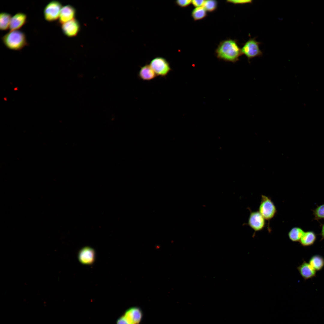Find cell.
<instances>
[{
  "label": "cell",
  "mask_w": 324,
  "mask_h": 324,
  "mask_svg": "<svg viewBox=\"0 0 324 324\" xmlns=\"http://www.w3.org/2000/svg\"><path fill=\"white\" fill-rule=\"evenodd\" d=\"M216 53L219 59L233 63L238 61L242 55L237 41L231 39L221 41L216 49Z\"/></svg>",
  "instance_id": "1"
},
{
  "label": "cell",
  "mask_w": 324,
  "mask_h": 324,
  "mask_svg": "<svg viewBox=\"0 0 324 324\" xmlns=\"http://www.w3.org/2000/svg\"><path fill=\"white\" fill-rule=\"evenodd\" d=\"M3 43L8 49L20 51L28 46L25 34L18 30L9 32L2 38Z\"/></svg>",
  "instance_id": "2"
},
{
  "label": "cell",
  "mask_w": 324,
  "mask_h": 324,
  "mask_svg": "<svg viewBox=\"0 0 324 324\" xmlns=\"http://www.w3.org/2000/svg\"><path fill=\"white\" fill-rule=\"evenodd\" d=\"M258 211L266 220L268 221V230L271 231L270 221L276 215L277 210L276 207L271 198L264 195H261V199Z\"/></svg>",
  "instance_id": "3"
},
{
  "label": "cell",
  "mask_w": 324,
  "mask_h": 324,
  "mask_svg": "<svg viewBox=\"0 0 324 324\" xmlns=\"http://www.w3.org/2000/svg\"><path fill=\"white\" fill-rule=\"evenodd\" d=\"M260 44L255 38H250L241 48L242 55H245L248 61L256 57L261 56L262 52L259 47Z\"/></svg>",
  "instance_id": "4"
},
{
  "label": "cell",
  "mask_w": 324,
  "mask_h": 324,
  "mask_svg": "<svg viewBox=\"0 0 324 324\" xmlns=\"http://www.w3.org/2000/svg\"><path fill=\"white\" fill-rule=\"evenodd\" d=\"M61 3L57 0H52L48 3L44 8V18L47 21L53 22L58 19L62 8Z\"/></svg>",
  "instance_id": "5"
},
{
  "label": "cell",
  "mask_w": 324,
  "mask_h": 324,
  "mask_svg": "<svg viewBox=\"0 0 324 324\" xmlns=\"http://www.w3.org/2000/svg\"><path fill=\"white\" fill-rule=\"evenodd\" d=\"M149 65L157 76L161 77L166 76L172 70L168 61L161 57L154 58Z\"/></svg>",
  "instance_id": "6"
},
{
  "label": "cell",
  "mask_w": 324,
  "mask_h": 324,
  "mask_svg": "<svg viewBox=\"0 0 324 324\" xmlns=\"http://www.w3.org/2000/svg\"><path fill=\"white\" fill-rule=\"evenodd\" d=\"M250 211L248 221L246 224L248 225L254 231V236L256 232L261 231L266 226V220L258 211Z\"/></svg>",
  "instance_id": "7"
},
{
  "label": "cell",
  "mask_w": 324,
  "mask_h": 324,
  "mask_svg": "<svg viewBox=\"0 0 324 324\" xmlns=\"http://www.w3.org/2000/svg\"><path fill=\"white\" fill-rule=\"evenodd\" d=\"M61 29L63 33L69 37L77 35L80 29L79 22L75 19H73L61 25Z\"/></svg>",
  "instance_id": "8"
},
{
  "label": "cell",
  "mask_w": 324,
  "mask_h": 324,
  "mask_svg": "<svg viewBox=\"0 0 324 324\" xmlns=\"http://www.w3.org/2000/svg\"><path fill=\"white\" fill-rule=\"evenodd\" d=\"M123 316L130 324H139L142 318V313L140 308L133 307L128 309Z\"/></svg>",
  "instance_id": "9"
},
{
  "label": "cell",
  "mask_w": 324,
  "mask_h": 324,
  "mask_svg": "<svg viewBox=\"0 0 324 324\" xmlns=\"http://www.w3.org/2000/svg\"><path fill=\"white\" fill-rule=\"evenodd\" d=\"M27 15L18 12L12 17L9 27V32L19 30L27 22Z\"/></svg>",
  "instance_id": "10"
},
{
  "label": "cell",
  "mask_w": 324,
  "mask_h": 324,
  "mask_svg": "<svg viewBox=\"0 0 324 324\" xmlns=\"http://www.w3.org/2000/svg\"><path fill=\"white\" fill-rule=\"evenodd\" d=\"M78 257L79 261L82 264H91L95 260L94 251L90 247L83 248L80 251Z\"/></svg>",
  "instance_id": "11"
},
{
  "label": "cell",
  "mask_w": 324,
  "mask_h": 324,
  "mask_svg": "<svg viewBox=\"0 0 324 324\" xmlns=\"http://www.w3.org/2000/svg\"><path fill=\"white\" fill-rule=\"evenodd\" d=\"M76 11L70 5L63 7L61 10L58 18V23L62 25L75 19Z\"/></svg>",
  "instance_id": "12"
},
{
  "label": "cell",
  "mask_w": 324,
  "mask_h": 324,
  "mask_svg": "<svg viewBox=\"0 0 324 324\" xmlns=\"http://www.w3.org/2000/svg\"><path fill=\"white\" fill-rule=\"evenodd\" d=\"M297 269L300 275L305 280L311 279L316 276V271L308 262L304 261Z\"/></svg>",
  "instance_id": "13"
},
{
  "label": "cell",
  "mask_w": 324,
  "mask_h": 324,
  "mask_svg": "<svg viewBox=\"0 0 324 324\" xmlns=\"http://www.w3.org/2000/svg\"><path fill=\"white\" fill-rule=\"evenodd\" d=\"M140 79L144 81H150L155 78L157 75L150 65L146 64L141 67L138 74Z\"/></svg>",
  "instance_id": "14"
},
{
  "label": "cell",
  "mask_w": 324,
  "mask_h": 324,
  "mask_svg": "<svg viewBox=\"0 0 324 324\" xmlns=\"http://www.w3.org/2000/svg\"><path fill=\"white\" fill-rule=\"evenodd\" d=\"M316 238V234L314 231H308L304 232L299 242L303 247L310 246L314 244Z\"/></svg>",
  "instance_id": "15"
},
{
  "label": "cell",
  "mask_w": 324,
  "mask_h": 324,
  "mask_svg": "<svg viewBox=\"0 0 324 324\" xmlns=\"http://www.w3.org/2000/svg\"><path fill=\"white\" fill-rule=\"evenodd\" d=\"M308 263L316 271H320L324 267V258L320 255H314L310 258Z\"/></svg>",
  "instance_id": "16"
},
{
  "label": "cell",
  "mask_w": 324,
  "mask_h": 324,
  "mask_svg": "<svg viewBox=\"0 0 324 324\" xmlns=\"http://www.w3.org/2000/svg\"><path fill=\"white\" fill-rule=\"evenodd\" d=\"M305 231L301 228L294 226L288 232V236L289 239L294 242H299Z\"/></svg>",
  "instance_id": "17"
},
{
  "label": "cell",
  "mask_w": 324,
  "mask_h": 324,
  "mask_svg": "<svg viewBox=\"0 0 324 324\" xmlns=\"http://www.w3.org/2000/svg\"><path fill=\"white\" fill-rule=\"evenodd\" d=\"M10 14L2 12L0 14V29L2 31H6L9 29L11 20Z\"/></svg>",
  "instance_id": "18"
},
{
  "label": "cell",
  "mask_w": 324,
  "mask_h": 324,
  "mask_svg": "<svg viewBox=\"0 0 324 324\" xmlns=\"http://www.w3.org/2000/svg\"><path fill=\"white\" fill-rule=\"evenodd\" d=\"M207 15V11L203 7L195 8L192 10L191 16L195 20H200Z\"/></svg>",
  "instance_id": "19"
},
{
  "label": "cell",
  "mask_w": 324,
  "mask_h": 324,
  "mask_svg": "<svg viewBox=\"0 0 324 324\" xmlns=\"http://www.w3.org/2000/svg\"><path fill=\"white\" fill-rule=\"evenodd\" d=\"M312 211L313 212L314 220L319 222L320 220L324 219V204L317 205L316 207Z\"/></svg>",
  "instance_id": "20"
},
{
  "label": "cell",
  "mask_w": 324,
  "mask_h": 324,
  "mask_svg": "<svg viewBox=\"0 0 324 324\" xmlns=\"http://www.w3.org/2000/svg\"><path fill=\"white\" fill-rule=\"evenodd\" d=\"M218 3L214 0H205L203 7L207 11L212 12L215 10L217 7Z\"/></svg>",
  "instance_id": "21"
},
{
  "label": "cell",
  "mask_w": 324,
  "mask_h": 324,
  "mask_svg": "<svg viewBox=\"0 0 324 324\" xmlns=\"http://www.w3.org/2000/svg\"><path fill=\"white\" fill-rule=\"evenodd\" d=\"M176 4L180 7H186L190 5L192 3V0H178L176 1Z\"/></svg>",
  "instance_id": "22"
},
{
  "label": "cell",
  "mask_w": 324,
  "mask_h": 324,
  "mask_svg": "<svg viewBox=\"0 0 324 324\" xmlns=\"http://www.w3.org/2000/svg\"><path fill=\"white\" fill-rule=\"evenodd\" d=\"M227 2L234 4H244L252 3L253 1L251 0H227Z\"/></svg>",
  "instance_id": "23"
},
{
  "label": "cell",
  "mask_w": 324,
  "mask_h": 324,
  "mask_svg": "<svg viewBox=\"0 0 324 324\" xmlns=\"http://www.w3.org/2000/svg\"><path fill=\"white\" fill-rule=\"evenodd\" d=\"M205 0H192V4L195 8L203 7Z\"/></svg>",
  "instance_id": "24"
},
{
  "label": "cell",
  "mask_w": 324,
  "mask_h": 324,
  "mask_svg": "<svg viewBox=\"0 0 324 324\" xmlns=\"http://www.w3.org/2000/svg\"><path fill=\"white\" fill-rule=\"evenodd\" d=\"M116 324H130L125 318L123 316L118 319L116 322Z\"/></svg>",
  "instance_id": "25"
},
{
  "label": "cell",
  "mask_w": 324,
  "mask_h": 324,
  "mask_svg": "<svg viewBox=\"0 0 324 324\" xmlns=\"http://www.w3.org/2000/svg\"><path fill=\"white\" fill-rule=\"evenodd\" d=\"M320 226H321V230L319 235L321 237L320 241H322L324 239V224H321Z\"/></svg>",
  "instance_id": "26"
}]
</instances>
